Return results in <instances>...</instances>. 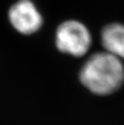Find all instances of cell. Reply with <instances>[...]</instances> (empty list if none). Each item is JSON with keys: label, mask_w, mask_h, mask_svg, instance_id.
Masks as SVG:
<instances>
[{"label": "cell", "mask_w": 124, "mask_h": 125, "mask_svg": "<svg viewBox=\"0 0 124 125\" xmlns=\"http://www.w3.org/2000/svg\"><path fill=\"white\" fill-rule=\"evenodd\" d=\"M56 44L60 51L81 57L88 51L91 44V36L82 23L69 20L61 23L56 33Z\"/></svg>", "instance_id": "obj_2"}, {"label": "cell", "mask_w": 124, "mask_h": 125, "mask_svg": "<svg viewBox=\"0 0 124 125\" xmlns=\"http://www.w3.org/2000/svg\"><path fill=\"white\" fill-rule=\"evenodd\" d=\"M80 79L94 94L105 95L117 90L124 81V67L120 59L109 52H98L81 68Z\"/></svg>", "instance_id": "obj_1"}, {"label": "cell", "mask_w": 124, "mask_h": 125, "mask_svg": "<svg viewBox=\"0 0 124 125\" xmlns=\"http://www.w3.org/2000/svg\"><path fill=\"white\" fill-rule=\"evenodd\" d=\"M102 43L107 52L124 59V25L112 23L102 31Z\"/></svg>", "instance_id": "obj_4"}, {"label": "cell", "mask_w": 124, "mask_h": 125, "mask_svg": "<svg viewBox=\"0 0 124 125\" xmlns=\"http://www.w3.org/2000/svg\"><path fill=\"white\" fill-rule=\"evenodd\" d=\"M9 19L17 31L23 34L35 32L42 24V17L31 0H19L10 7Z\"/></svg>", "instance_id": "obj_3"}]
</instances>
